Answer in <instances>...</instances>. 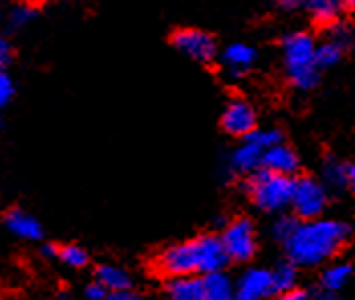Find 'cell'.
Segmentation results:
<instances>
[{
    "mask_svg": "<svg viewBox=\"0 0 355 300\" xmlns=\"http://www.w3.org/2000/svg\"><path fill=\"white\" fill-rule=\"evenodd\" d=\"M4 225L19 240L37 242V240L43 238V225H41V221L35 218V215L27 213L25 209H19V207L10 209L4 215Z\"/></svg>",
    "mask_w": 355,
    "mask_h": 300,
    "instance_id": "obj_14",
    "label": "cell"
},
{
    "mask_svg": "<svg viewBox=\"0 0 355 300\" xmlns=\"http://www.w3.org/2000/svg\"><path fill=\"white\" fill-rule=\"evenodd\" d=\"M218 59L227 78L240 80V78H246L248 73L256 67L258 51L254 45L238 41V43H230L227 47H223L218 53Z\"/></svg>",
    "mask_w": 355,
    "mask_h": 300,
    "instance_id": "obj_10",
    "label": "cell"
},
{
    "mask_svg": "<svg viewBox=\"0 0 355 300\" xmlns=\"http://www.w3.org/2000/svg\"><path fill=\"white\" fill-rule=\"evenodd\" d=\"M218 238L230 262L246 264L256 256L258 233L254 221L250 218H236L227 221Z\"/></svg>",
    "mask_w": 355,
    "mask_h": 300,
    "instance_id": "obj_7",
    "label": "cell"
},
{
    "mask_svg": "<svg viewBox=\"0 0 355 300\" xmlns=\"http://www.w3.org/2000/svg\"><path fill=\"white\" fill-rule=\"evenodd\" d=\"M0 23H2V19H0Z\"/></svg>",
    "mask_w": 355,
    "mask_h": 300,
    "instance_id": "obj_37",
    "label": "cell"
},
{
    "mask_svg": "<svg viewBox=\"0 0 355 300\" xmlns=\"http://www.w3.org/2000/svg\"><path fill=\"white\" fill-rule=\"evenodd\" d=\"M203 286L207 300H236V284L223 270L205 274Z\"/></svg>",
    "mask_w": 355,
    "mask_h": 300,
    "instance_id": "obj_17",
    "label": "cell"
},
{
    "mask_svg": "<svg viewBox=\"0 0 355 300\" xmlns=\"http://www.w3.org/2000/svg\"><path fill=\"white\" fill-rule=\"evenodd\" d=\"M37 19V8L31 4V2H21V4H15L6 17L8 21V27L12 30H21V28L28 27L33 21Z\"/></svg>",
    "mask_w": 355,
    "mask_h": 300,
    "instance_id": "obj_24",
    "label": "cell"
},
{
    "mask_svg": "<svg viewBox=\"0 0 355 300\" xmlns=\"http://www.w3.org/2000/svg\"><path fill=\"white\" fill-rule=\"evenodd\" d=\"M244 191L256 209L264 213H278L284 211L291 203L293 177L278 175L266 168H256L254 173L246 175Z\"/></svg>",
    "mask_w": 355,
    "mask_h": 300,
    "instance_id": "obj_4",
    "label": "cell"
},
{
    "mask_svg": "<svg viewBox=\"0 0 355 300\" xmlns=\"http://www.w3.org/2000/svg\"><path fill=\"white\" fill-rule=\"evenodd\" d=\"M284 140L282 130L278 128H264V130H254L252 134L242 138V144L232 152L230 157V173L232 175H250L256 168H260L262 155L268 146L278 144Z\"/></svg>",
    "mask_w": 355,
    "mask_h": 300,
    "instance_id": "obj_6",
    "label": "cell"
},
{
    "mask_svg": "<svg viewBox=\"0 0 355 300\" xmlns=\"http://www.w3.org/2000/svg\"><path fill=\"white\" fill-rule=\"evenodd\" d=\"M329 205V189L315 177L302 175L293 177V191H291V203L293 215L299 221L323 218Z\"/></svg>",
    "mask_w": 355,
    "mask_h": 300,
    "instance_id": "obj_5",
    "label": "cell"
},
{
    "mask_svg": "<svg viewBox=\"0 0 355 300\" xmlns=\"http://www.w3.org/2000/svg\"><path fill=\"white\" fill-rule=\"evenodd\" d=\"M15 96V82L8 76L6 67L0 65V106H6Z\"/></svg>",
    "mask_w": 355,
    "mask_h": 300,
    "instance_id": "obj_26",
    "label": "cell"
},
{
    "mask_svg": "<svg viewBox=\"0 0 355 300\" xmlns=\"http://www.w3.org/2000/svg\"><path fill=\"white\" fill-rule=\"evenodd\" d=\"M352 240V227L339 219L299 221L291 238L282 244L288 262L299 266H321L339 256Z\"/></svg>",
    "mask_w": 355,
    "mask_h": 300,
    "instance_id": "obj_1",
    "label": "cell"
},
{
    "mask_svg": "<svg viewBox=\"0 0 355 300\" xmlns=\"http://www.w3.org/2000/svg\"><path fill=\"white\" fill-rule=\"evenodd\" d=\"M12 57H15V49H12L10 41L0 35V65L6 67L12 61Z\"/></svg>",
    "mask_w": 355,
    "mask_h": 300,
    "instance_id": "obj_28",
    "label": "cell"
},
{
    "mask_svg": "<svg viewBox=\"0 0 355 300\" xmlns=\"http://www.w3.org/2000/svg\"><path fill=\"white\" fill-rule=\"evenodd\" d=\"M55 258L61 260L65 266L69 268H85L87 262H89V256L82 246H76V244H65V246H57L55 252Z\"/></svg>",
    "mask_w": 355,
    "mask_h": 300,
    "instance_id": "obj_23",
    "label": "cell"
},
{
    "mask_svg": "<svg viewBox=\"0 0 355 300\" xmlns=\"http://www.w3.org/2000/svg\"><path fill=\"white\" fill-rule=\"evenodd\" d=\"M319 181L331 191H352L355 187V164L329 155L321 164Z\"/></svg>",
    "mask_w": 355,
    "mask_h": 300,
    "instance_id": "obj_12",
    "label": "cell"
},
{
    "mask_svg": "<svg viewBox=\"0 0 355 300\" xmlns=\"http://www.w3.org/2000/svg\"><path fill=\"white\" fill-rule=\"evenodd\" d=\"M227 256L218 236L203 233L187 242H179L166 246L153 260L155 272L166 278L179 276H205L209 272L223 270L227 264Z\"/></svg>",
    "mask_w": 355,
    "mask_h": 300,
    "instance_id": "obj_2",
    "label": "cell"
},
{
    "mask_svg": "<svg viewBox=\"0 0 355 300\" xmlns=\"http://www.w3.org/2000/svg\"><path fill=\"white\" fill-rule=\"evenodd\" d=\"M276 6L284 8V10H297V8H302V2L304 0H274Z\"/></svg>",
    "mask_w": 355,
    "mask_h": 300,
    "instance_id": "obj_31",
    "label": "cell"
},
{
    "mask_svg": "<svg viewBox=\"0 0 355 300\" xmlns=\"http://www.w3.org/2000/svg\"><path fill=\"white\" fill-rule=\"evenodd\" d=\"M260 168L272 170L278 175H286V177H295L301 168V159H299L297 150L282 140V142L272 144L264 150Z\"/></svg>",
    "mask_w": 355,
    "mask_h": 300,
    "instance_id": "obj_13",
    "label": "cell"
},
{
    "mask_svg": "<svg viewBox=\"0 0 355 300\" xmlns=\"http://www.w3.org/2000/svg\"><path fill=\"white\" fill-rule=\"evenodd\" d=\"M37 2H45V0H37Z\"/></svg>",
    "mask_w": 355,
    "mask_h": 300,
    "instance_id": "obj_36",
    "label": "cell"
},
{
    "mask_svg": "<svg viewBox=\"0 0 355 300\" xmlns=\"http://www.w3.org/2000/svg\"><path fill=\"white\" fill-rule=\"evenodd\" d=\"M51 300H69V297H67L65 292H59V294H55Z\"/></svg>",
    "mask_w": 355,
    "mask_h": 300,
    "instance_id": "obj_34",
    "label": "cell"
},
{
    "mask_svg": "<svg viewBox=\"0 0 355 300\" xmlns=\"http://www.w3.org/2000/svg\"><path fill=\"white\" fill-rule=\"evenodd\" d=\"M171 45L181 55L189 57L191 61L209 65L218 59L219 47L216 37L203 28L181 27L171 33Z\"/></svg>",
    "mask_w": 355,
    "mask_h": 300,
    "instance_id": "obj_8",
    "label": "cell"
},
{
    "mask_svg": "<svg viewBox=\"0 0 355 300\" xmlns=\"http://www.w3.org/2000/svg\"><path fill=\"white\" fill-rule=\"evenodd\" d=\"M168 300H207L203 276H179L166 284Z\"/></svg>",
    "mask_w": 355,
    "mask_h": 300,
    "instance_id": "obj_15",
    "label": "cell"
},
{
    "mask_svg": "<svg viewBox=\"0 0 355 300\" xmlns=\"http://www.w3.org/2000/svg\"><path fill=\"white\" fill-rule=\"evenodd\" d=\"M317 39L306 30H295L282 37V65L288 83L299 91H311L321 80V69L315 59Z\"/></svg>",
    "mask_w": 355,
    "mask_h": 300,
    "instance_id": "obj_3",
    "label": "cell"
},
{
    "mask_svg": "<svg viewBox=\"0 0 355 300\" xmlns=\"http://www.w3.org/2000/svg\"><path fill=\"white\" fill-rule=\"evenodd\" d=\"M219 122L227 136L242 140L258 128V112L246 98H232L221 112Z\"/></svg>",
    "mask_w": 355,
    "mask_h": 300,
    "instance_id": "obj_9",
    "label": "cell"
},
{
    "mask_svg": "<svg viewBox=\"0 0 355 300\" xmlns=\"http://www.w3.org/2000/svg\"><path fill=\"white\" fill-rule=\"evenodd\" d=\"M315 300H345L341 299V294L339 292H329V290H321L319 294H317V299Z\"/></svg>",
    "mask_w": 355,
    "mask_h": 300,
    "instance_id": "obj_32",
    "label": "cell"
},
{
    "mask_svg": "<svg viewBox=\"0 0 355 300\" xmlns=\"http://www.w3.org/2000/svg\"><path fill=\"white\" fill-rule=\"evenodd\" d=\"M274 300H309V294H306L304 290L293 288V290H286V292L274 294Z\"/></svg>",
    "mask_w": 355,
    "mask_h": 300,
    "instance_id": "obj_30",
    "label": "cell"
},
{
    "mask_svg": "<svg viewBox=\"0 0 355 300\" xmlns=\"http://www.w3.org/2000/svg\"><path fill=\"white\" fill-rule=\"evenodd\" d=\"M236 284V300H266L274 297L270 270L252 268L240 276Z\"/></svg>",
    "mask_w": 355,
    "mask_h": 300,
    "instance_id": "obj_11",
    "label": "cell"
},
{
    "mask_svg": "<svg viewBox=\"0 0 355 300\" xmlns=\"http://www.w3.org/2000/svg\"><path fill=\"white\" fill-rule=\"evenodd\" d=\"M354 268L349 262H337V264H329L327 268L321 274V290L329 292H341L349 280H352Z\"/></svg>",
    "mask_w": 355,
    "mask_h": 300,
    "instance_id": "obj_19",
    "label": "cell"
},
{
    "mask_svg": "<svg viewBox=\"0 0 355 300\" xmlns=\"http://www.w3.org/2000/svg\"><path fill=\"white\" fill-rule=\"evenodd\" d=\"M106 300H144L138 292H135L132 288H124V290H114L108 292Z\"/></svg>",
    "mask_w": 355,
    "mask_h": 300,
    "instance_id": "obj_29",
    "label": "cell"
},
{
    "mask_svg": "<svg viewBox=\"0 0 355 300\" xmlns=\"http://www.w3.org/2000/svg\"><path fill=\"white\" fill-rule=\"evenodd\" d=\"M297 223H299V219L295 218V215H280L278 219H274L272 227H270V236L276 242L284 244L291 238V233L295 231Z\"/></svg>",
    "mask_w": 355,
    "mask_h": 300,
    "instance_id": "obj_25",
    "label": "cell"
},
{
    "mask_svg": "<svg viewBox=\"0 0 355 300\" xmlns=\"http://www.w3.org/2000/svg\"><path fill=\"white\" fill-rule=\"evenodd\" d=\"M341 2V8H343V12L347 15V12H352L355 8V0H339Z\"/></svg>",
    "mask_w": 355,
    "mask_h": 300,
    "instance_id": "obj_33",
    "label": "cell"
},
{
    "mask_svg": "<svg viewBox=\"0 0 355 300\" xmlns=\"http://www.w3.org/2000/svg\"><path fill=\"white\" fill-rule=\"evenodd\" d=\"M0 128H2V116H0Z\"/></svg>",
    "mask_w": 355,
    "mask_h": 300,
    "instance_id": "obj_35",
    "label": "cell"
},
{
    "mask_svg": "<svg viewBox=\"0 0 355 300\" xmlns=\"http://www.w3.org/2000/svg\"><path fill=\"white\" fill-rule=\"evenodd\" d=\"M323 30H325V39L341 45V47H345L347 51L354 47V27H352V23L345 17L333 21Z\"/></svg>",
    "mask_w": 355,
    "mask_h": 300,
    "instance_id": "obj_22",
    "label": "cell"
},
{
    "mask_svg": "<svg viewBox=\"0 0 355 300\" xmlns=\"http://www.w3.org/2000/svg\"><path fill=\"white\" fill-rule=\"evenodd\" d=\"M302 6L311 15V21L319 28H325L333 21L345 17L339 0H304Z\"/></svg>",
    "mask_w": 355,
    "mask_h": 300,
    "instance_id": "obj_16",
    "label": "cell"
},
{
    "mask_svg": "<svg viewBox=\"0 0 355 300\" xmlns=\"http://www.w3.org/2000/svg\"><path fill=\"white\" fill-rule=\"evenodd\" d=\"M345 53H347L345 47H341V45H337V43L325 39V41L317 43V47H315L317 67H319L321 71L333 69V67H337V65L345 59Z\"/></svg>",
    "mask_w": 355,
    "mask_h": 300,
    "instance_id": "obj_20",
    "label": "cell"
},
{
    "mask_svg": "<svg viewBox=\"0 0 355 300\" xmlns=\"http://www.w3.org/2000/svg\"><path fill=\"white\" fill-rule=\"evenodd\" d=\"M96 282H100L108 292L114 290H124V288H132V278L124 268L116 266V264H100L96 268Z\"/></svg>",
    "mask_w": 355,
    "mask_h": 300,
    "instance_id": "obj_18",
    "label": "cell"
},
{
    "mask_svg": "<svg viewBox=\"0 0 355 300\" xmlns=\"http://www.w3.org/2000/svg\"><path fill=\"white\" fill-rule=\"evenodd\" d=\"M272 276V288L274 294H280V292H286V290H293L297 288V280H299V270L293 262H280L274 266V270H270Z\"/></svg>",
    "mask_w": 355,
    "mask_h": 300,
    "instance_id": "obj_21",
    "label": "cell"
},
{
    "mask_svg": "<svg viewBox=\"0 0 355 300\" xmlns=\"http://www.w3.org/2000/svg\"><path fill=\"white\" fill-rule=\"evenodd\" d=\"M108 297V290L100 284V282H92V284H87V288H85V299L87 300H106Z\"/></svg>",
    "mask_w": 355,
    "mask_h": 300,
    "instance_id": "obj_27",
    "label": "cell"
}]
</instances>
